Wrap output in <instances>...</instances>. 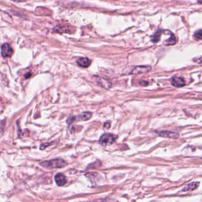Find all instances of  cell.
Wrapping results in <instances>:
<instances>
[{
  "mask_svg": "<svg viewBox=\"0 0 202 202\" xmlns=\"http://www.w3.org/2000/svg\"><path fill=\"white\" fill-rule=\"evenodd\" d=\"M195 37L198 40H202V30H198L195 33Z\"/></svg>",
  "mask_w": 202,
  "mask_h": 202,
  "instance_id": "obj_15",
  "label": "cell"
},
{
  "mask_svg": "<svg viewBox=\"0 0 202 202\" xmlns=\"http://www.w3.org/2000/svg\"><path fill=\"white\" fill-rule=\"evenodd\" d=\"M199 61L200 62H202V56L201 58H199Z\"/></svg>",
  "mask_w": 202,
  "mask_h": 202,
  "instance_id": "obj_20",
  "label": "cell"
},
{
  "mask_svg": "<svg viewBox=\"0 0 202 202\" xmlns=\"http://www.w3.org/2000/svg\"><path fill=\"white\" fill-rule=\"evenodd\" d=\"M55 180L56 184L59 186H62L64 185L67 182L65 176L61 173L57 174L55 176Z\"/></svg>",
  "mask_w": 202,
  "mask_h": 202,
  "instance_id": "obj_8",
  "label": "cell"
},
{
  "mask_svg": "<svg viewBox=\"0 0 202 202\" xmlns=\"http://www.w3.org/2000/svg\"><path fill=\"white\" fill-rule=\"evenodd\" d=\"M66 162L60 158H56L49 161H44L40 163V165L44 168L47 169H52L56 168H62L66 165Z\"/></svg>",
  "mask_w": 202,
  "mask_h": 202,
  "instance_id": "obj_1",
  "label": "cell"
},
{
  "mask_svg": "<svg viewBox=\"0 0 202 202\" xmlns=\"http://www.w3.org/2000/svg\"><path fill=\"white\" fill-rule=\"evenodd\" d=\"M176 43V38L174 36L173 33H171V36L170 37L167 39V40H166L164 42V44L166 46H170V45H174Z\"/></svg>",
  "mask_w": 202,
  "mask_h": 202,
  "instance_id": "obj_12",
  "label": "cell"
},
{
  "mask_svg": "<svg viewBox=\"0 0 202 202\" xmlns=\"http://www.w3.org/2000/svg\"><path fill=\"white\" fill-rule=\"evenodd\" d=\"M77 63L81 67H87L90 65V60H89L88 58H79L77 60Z\"/></svg>",
  "mask_w": 202,
  "mask_h": 202,
  "instance_id": "obj_10",
  "label": "cell"
},
{
  "mask_svg": "<svg viewBox=\"0 0 202 202\" xmlns=\"http://www.w3.org/2000/svg\"><path fill=\"white\" fill-rule=\"evenodd\" d=\"M111 127V125L110 124V122H106L104 124V128L105 129H108Z\"/></svg>",
  "mask_w": 202,
  "mask_h": 202,
  "instance_id": "obj_17",
  "label": "cell"
},
{
  "mask_svg": "<svg viewBox=\"0 0 202 202\" xmlns=\"http://www.w3.org/2000/svg\"><path fill=\"white\" fill-rule=\"evenodd\" d=\"M183 98H194V99H202V93L190 92L183 95Z\"/></svg>",
  "mask_w": 202,
  "mask_h": 202,
  "instance_id": "obj_9",
  "label": "cell"
},
{
  "mask_svg": "<svg viewBox=\"0 0 202 202\" xmlns=\"http://www.w3.org/2000/svg\"><path fill=\"white\" fill-rule=\"evenodd\" d=\"M115 136L113 134H105L101 137L99 139V143L104 146L112 144L115 141Z\"/></svg>",
  "mask_w": 202,
  "mask_h": 202,
  "instance_id": "obj_2",
  "label": "cell"
},
{
  "mask_svg": "<svg viewBox=\"0 0 202 202\" xmlns=\"http://www.w3.org/2000/svg\"><path fill=\"white\" fill-rule=\"evenodd\" d=\"M161 33H162V30H159L152 36L151 40L153 43H157L160 40Z\"/></svg>",
  "mask_w": 202,
  "mask_h": 202,
  "instance_id": "obj_13",
  "label": "cell"
},
{
  "mask_svg": "<svg viewBox=\"0 0 202 202\" xmlns=\"http://www.w3.org/2000/svg\"><path fill=\"white\" fill-rule=\"evenodd\" d=\"M199 183L198 182H193L191 183L190 184H189L188 185H187L186 186H185L183 190L184 192H187V191H192L193 190H195L198 186H199Z\"/></svg>",
  "mask_w": 202,
  "mask_h": 202,
  "instance_id": "obj_11",
  "label": "cell"
},
{
  "mask_svg": "<svg viewBox=\"0 0 202 202\" xmlns=\"http://www.w3.org/2000/svg\"><path fill=\"white\" fill-rule=\"evenodd\" d=\"M92 116V114L89 112H85L82 113L79 116V118L81 120L83 121H87L88 119H89Z\"/></svg>",
  "mask_w": 202,
  "mask_h": 202,
  "instance_id": "obj_14",
  "label": "cell"
},
{
  "mask_svg": "<svg viewBox=\"0 0 202 202\" xmlns=\"http://www.w3.org/2000/svg\"><path fill=\"white\" fill-rule=\"evenodd\" d=\"M1 53L4 58L11 57L13 54V50L8 44L5 43L2 46Z\"/></svg>",
  "mask_w": 202,
  "mask_h": 202,
  "instance_id": "obj_5",
  "label": "cell"
},
{
  "mask_svg": "<svg viewBox=\"0 0 202 202\" xmlns=\"http://www.w3.org/2000/svg\"><path fill=\"white\" fill-rule=\"evenodd\" d=\"M140 84L142 86H147L148 85V82H145V81H141L140 82Z\"/></svg>",
  "mask_w": 202,
  "mask_h": 202,
  "instance_id": "obj_18",
  "label": "cell"
},
{
  "mask_svg": "<svg viewBox=\"0 0 202 202\" xmlns=\"http://www.w3.org/2000/svg\"><path fill=\"white\" fill-rule=\"evenodd\" d=\"M31 73H27L26 75H25V77H26V78H29L30 76H31Z\"/></svg>",
  "mask_w": 202,
  "mask_h": 202,
  "instance_id": "obj_19",
  "label": "cell"
},
{
  "mask_svg": "<svg viewBox=\"0 0 202 202\" xmlns=\"http://www.w3.org/2000/svg\"><path fill=\"white\" fill-rule=\"evenodd\" d=\"M13 1H23V0H13Z\"/></svg>",
  "mask_w": 202,
  "mask_h": 202,
  "instance_id": "obj_21",
  "label": "cell"
},
{
  "mask_svg": "<svg viewBox=\"0 0 202 202\" xmlns=\"http://www.w3.org/2000/svg\"><path fill=\"white\" fill-rule=\"evenodd\" d=\"M171 83L174 87H184L186 84L185 81L183 78L177 76H174L171 79Z\"/></svg>",
  "mask_w": 202,
  "mask_h": 202,
  "instance_id": "obj_7",
  "label": "cell"
},
{
  "mask_svg": "<svg viewBox=\"0 0 202 202\" xmlns=\"http://www.w3.org/2000/svg\"><path fill=\"white\" fill-rule=\"evenodd\" d=\"M93 80L101 87L105 89H109L111 87V83L107 79H105L99 76H93L92 77Z\"/></svg>",
  "mask_w": 202,
  "mask_h": 202,
  "instance_id": "obj_3",
  "label": "cell"
},
{
  "mask_svg": "<svg viewBox=\"0 0 202 202\" xmlns=\"http://www.w3.org/2000/svg\"><path fill=\"white\" fill-rule=\"evenodd\" d=\"M159 135L161 137L173 138V139L178 138L179 137L177 133L172 132V131H162L159 132Z\"/></svg>",
  "mask_w": 202,
  "mask_h": 202,
  "instance_id": "obj_6",
  "label": "cell"
},
{
  "mask_svg": "<svg viewBox=\"0 0 202 202\" xmlns=\"http://www.w3.org/2000/svg\"><path fill=\"white\" fill-rule=\"evenodd\" d=\"M87 202H107V201L106 199H95V200Z\"/></svg>",
  "mask_w": 202,
  "mask_h": 202,
  "instance_id": "obj_16",
  "label": "cell"
},
{
  "mask_svg": "<svg viewBox=\"0 0 202 202\" xmlns=\"http://www.w3.org/2000/svg\"><path fill=\"white\" fill-rule=\"evenodd\" d=\"M151 67L149 66H138L134 67L130 74L132 75H138L141 73H145L151 70Z\"/></svg>",
  "mask_w": 202,
  "mask_h": 202,
  "instance_id": "obj_4",
  "label": "cell"
}]
</instances>
